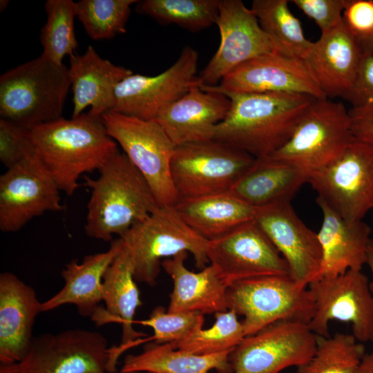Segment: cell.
<instances>
[{
	"instance_id": "6da1fadb",
	"label": "cell",
	"mask_w": 373,
	"mask_h": 373,
	"mask_svg": "<svg viewBox=\"0 0 373 373\" xmlns=\"http://www.w3.org/2000/svg\"><path fill=\"white\" fill-rule=\"evenodd\" d=\"M224 95L230 99V108L216 126L213 140L255 158L269 157L280 149L316 99L290 93Z\"/></svg>"
},
{
	"instance_id": "7a4b0ae2",
	"label": "cell",
	"mask_w": 373,
	"mask_h": 373,
	"mask_svg": "<svg viewBox=\"0 0 373 373\" xmlns=\"http://www.w3.org/2000/svg\"><path fill=\"white\" fill-rule=\"evenodd\" d=\"M30 135L37 154L68 195L79 188L83 174L98 171L119 151L102 116L88 111L35 126Z\"/></svg>"
},
{
	"instance_id": "3957f363",
	"label": "cell",
	"mask_w": 373,
	"mask_h": 373,
	"mask_svg": "<svg viewBox=\"0 0 373 373\" xmlns=\"http://www.w3.org/2000/svg\"><path fill=\"white\" fill-rule=\"evenodd\" d=\"M98 171L97 178L84 177L90 190L84 231L90 238L109 242L115 235L122 237L160 205L124 153L118 151Z\"/></svg>"
},
{
	"instance_id": "277c9868",
	"label": "cell",
	"mask_w": 373,
	"mask_h": 373,
	"mask_svg": "<svg viewBox=\"0 0 373 373\" xmlns=\"http://www.w3.org/2000/svg\"><path fill=\"white\" fill-rule=\"evenodd\" d=\"M70 87L68 67L41 55L1 75V118L28 129L59 119Z\"/></svg>"
},
{
	"instance_id": "5b68a950",
	"label": "cell",
	"mask_w": 373,
	"mask_h": 373,
	"mask_svg": "<svg viewBox=\"0 0 373 373\" xmlns=\"http://www.w3.org/2000/svg\"><path fill=\"white\" fill-rule=\"evenodd\" d=\"M121 238L135 280L150 286L156 283L162 261L180 252L191 254L198 269H204L209 263V240L191 228L173 206H159Z\"/></svg>"
},
{
	"instance_id": "8992f818",
	"label": "cell",
	"mask_w": 373,
	"mask_h": 373,
	"mask_svg": "<svg viewBox=\"0 0 373 373\" xmlns=\"http://www.w3.org/2000/svg\"><path fill=\"white\" fill-rule=\"evenodd\" d=\"M227 307L242 321L245 336L278 321L308 324L314 302L307 287L290 276H266L239 280L228 286Z\"/></svg>"
},
{
	"instance_id": "52a82bcc",
	"label": "cell",
	"mask_w": 373,
	"mask_h": 373,
	"mask_svg": "<svg viewBox=\"0 0 373 373\" xmlns=\"http://www.w3.org/2000/svg\"><path fill=\"white\" fill-rule=\"evenodd\" d=\"M354 139L349 110L344 104L316 98L289 140L269 157L309 173L339 157Z\"/></svg>"
},
{
	"instance_id": "ba28073f",
	"label": "cell",
	"mask_w": 373,
	"mask_h": 373,
	"mask_svg": "<svg viewBox=\"0 0 373 373\" xmlns=\"http://www.w3.org/2000/svg\"><path fill=\"white\" fill-rule=\"evenodd\" d=\"M108 135L144 176L160 206H174L179 197L173 185L171 163L175 149L162 126L111 111L102 115Z\"/></svg>"
},
{
	"instance_id": "9c48e42d",
	"label": "cell",
	"mask_w": 373,
	"mask_h": 373,
	"mask_svg": "<svg viewBox=\"0 0 373 373\" xmlns=\"http://www.w3.org/2000/svg\"><path fill=\"white\" fill-rule=\"evenodd\" d=\"M252 155L212 140L175 147L171 178L179 198L229 192L254 164Z\"/></svg>"
},
{
	"instance_id": "30bf717a",
	"label": "cell",
	"mask_w": 373,
	"mask_h": 373,
	"mask_svg": "<svg viewBox=\"0 0 373 373\" xmlns=\"http://www.w3.org/2000/svg\"><path fill=\"white\" fill-rule=\"evenodd\" d=\"M307 183L341 218L363 220L373 208V146L354 138L339 157L310 171Z\"/></svg>"
},
{
	"instance_id": "8fae6325",
	"label": "cell",
	"mask_w": 373,
	"mask_h": 373,
	"mask_svg": "<svg viewBox=\"0 0 373 373\" xmlns=\"http://www.w3.org/2000/svg\"><path fill=\"white\" fill-rule=\"evenodd\" d=\"M307 287L314 302V314L307 324L312 332L329 336V323L339 321L352 325L358 341L373 343V294L361 271L319 278Z\"/></svg>"
},
{
	"instance_id": "7c38bea8",
	"label": "cell",
	"mask_w": 373,
	"mask_h": 373,
	"mask_svg": "<svg viewBox=\"0 0 373 373\" xmlns=\"http://www.w3.org/2000/svg\"><path fill=\"white\" fill-rule=\"evenodd\" d=\"M198 52L191 46L181 50L176 61L155 76L133 74L115 87L110 111L146 120L157 116L193 86L202 85L197 76Z\"/></svg>"
},
{
	"instance_id": "4fadbf2b",
	"label": "cell",
	"mask_w": 373,
	"mask_h": 373,
	"mask_svg": "<svg viewBox=\"0 0 373 373\" xmlns=\"http://www.w3.org/2000/svg\"><path fill=\"white\" fill-rule=\"evenodd\" d=\"M317 336L307 324L278 321L246 336L231 352L232 373H280L307 364L314 354Z\"/></svg>"
},
{
	"instance_id": "5bb4252c",
	"label": "cell",
	"mask_w": 373,
	"mask_h": 373,
	"mask_svg": "<svg viewBox=\"0 0 373 373\" xmlns=\"http://www.w3.org/2000/svg\"><path fill=\"white\" fill-rule=\"evenodd\" d=\"M110 350L99 332L70 329L34 336L21 373H109Z\"/></svg>"
},
{
	"instance_id": "9a60e30c",
	"label": "cell",
	"mask_w": 373,
	"mask_h": 373,
	"mask_svg": "<svg viewBox=\"0 0 373 373\" xmlns=\"http://www.w3.org/2000/svg\"><path fill=\"white\" fill-rule=\"evenodd\" d=\"M60 191L37 153L7 169L0 176V230L16 232L35 217L62 210Z\"/></svg>"
},
{
	"instance_id": "2e32d148",
	"label": "cell",
	"mask_w": 373,
	"mask_h": 373,
	"mask_svg": "<svg viewBox=\"0 0 373 373\" xmlns=\"http://www.w3.org/2000/svg\"><path fill=\"white\" fill-rule=\"evenodd\" d=\"M207 257L227 286L260 276H290L286 261L255 220L209 240Z\"/></svg>"
},
{
	"instance_id": "e0dca14e",
	"label": "cell",
	"mask_w": 373,
	"mask_h": 373,
	"mask_svg": "<svg viewBox=\"0 0 373 373\" xmlns=\"http://www.w3.org/2000/svg\"><path fill=\"white\" fill-rule=\"evenodd\" d=\"M220 46L200 73L202 85L216 86L240 65L265 54L280 52L240 0H220L216 21Z\"/></svg>"
},
{
	"instance_id": "ac0fdd59",
	"label": "cell",
	"mask_w": 373,
	"mask_h": 373,
	"mask_svg": "<svg viewBox=\"0 0 373 373\" xmlns=\"http://www.w3.org/2000/svg\"><path fill=\"white\" fill-rule=\"evenodd\" d=\"M200 87L224 95L290 93L327 98L305 63L280 52L265 54L240 65L216 86Z\"/></svg>"
},
{
	"instance_id": "d6986e66",
	"label": "cell",
	"mask_w": 373,
	"mask_h": 373,
	"mask_svg": "<svg viewBox=\"0 0 373 373\" xmlns=\"http://www.w3.org/2000/svg\"><path fill=\"white\" fill-rule=\"evenodd\" d=\"M255 221L285 259L296 282L307 287L316 279L321 263L318 235L296 214L291 200L256 208Z\"/></svg>"
},
{
	"instance_id": "ffe728a7",
	"label": "cell",
	"mask_w": 373,
	"mask_h": 373,
	"mask_svg": "<svg viewBox=\"0 0 373 373\" xmlns=\"http://www.w3.org/2000/svg\"><path fill=\"white\" fill-rule=\"evenodd\" d=\"M364 50L342 23L321 34L304 61L327 98L345 99L352 89Z\"/></svg>"
},
{
	"instance_id": "44dd1931",
	"label": "cell",
	"mask_w": 373,
	"mask_h": 373,
	"mask_svg": "<svg viewBox=\"0 0 373 373\" xmlns=\"http://www.w3.org/2000/svg\"><path fill=\"white\" fill-rule=\"evenodd\" d=\"M193 86L155 119L175 146L213 140L216 126L226 117V95Z\"/></svg>"
},
{
	"instance_id": "7402d4cb",
	"label": "cell",
	"mask_w": 373,
	"mask_h": 373,
	"mask_svg": "<svg viewBox=\"0 0 373 373\" xmlns=\"http://www.w3.org/2000/svg\"><path fill=\"white\" fill-rule=\"evenodd\" d=\"M42 312L37 292L15 274H0V361L19 363L34 336L36 318Z\"/></svg>"
},
{
	"instance_id": "603a6c76",
	"label": "cell",
	"mask_w": 373,
	"mask_h": 373,
	"mask_svg": "<svg viewBox=\"0 0 373 373\" xmlns=\"http://www.w3.org/2000/svg\"><path fill=\"white\" fill-rule=\"evenodd\" d=\"M316 202L323 213L322 225L317 233L321 263L316 279L336 276L350 270L361 271L367 263V248L372 240L371 227L363 220H345L320 198Z\"/></svg>"
},
{
	"instance_id": "cb8c5ba5",
	"label": "cell",
	"mask_w": 373,
	"mask_h": 373,
	"mask_svg": "<svg viewBox=\"0 0 373 373\" xmlns=\"http://www.w3.org/2000/svg\"><path fill=\"white\" fill-rule=\"evenodd\" d=\"M136 283L124 246L103 277L102 301L105 308L92 318L97 326L109 323L122 325V343L118 347H111V359L114 365H117L119 356L126 349L135 345L136 341L146 336L133 328L136 310L142 305Z\"/></svg>"
},
{
	"instance_id": "d4e9b609",
	"label": "cell",
	"mask_w": 373,
	"mask_h": 373,
	"mask_svg": "<svg viewBox=\"0 0 373 373\" xmlns=\"http://www.w3.org/2000/svg\"><path fill=\"white\" fill-rule=\"evenodd\" d=\"M121 238L111 241L108 250L85 256L80 262L73 259L62 269V288L42 302V312L64 305H73L79 315L93 318L101 309L103 277L116 256L122 251Z\"/></svg>"
},
{
	"instance_id": "484cf974",
	"label": "cell",
	"mask_w": 373,
	"mask_h": 373,
	"mask_svg": "<svg viewBox=\"0 0 373 373\" xmlns=\"http://www.w3.org/2000/svg\"><path fill=\"white\" fill-rule=\"evenodd\" d=\"M133 72L99 55L92 46L80 55L69 57L68 75L73 91V113L75 117L88 112L102 116L111 108L116 86Z\"/></svg>"
},
{
	"instance_id": "4316f807",
	"label": "cell",
	"mask_w": 373,
	"mask_h": 373,
	"mask_svg": "<svg viewBox=\"0 0 373 373\" xmlns=\"http://www.w3.org/2000/svg\"><path fill=\"white\" fill-rule=\"evenodd\" d=\"M187 251L164 259L161 266L173 283L167 312H199L203 315L228 310V286L210 265L193 272L184 265Z\"/></svg>"
},
{
	"instance_id": "83f0119b",
	"label": "cell",
	"mask_w": 373,
	"mask_h": 373,
	"mask_svg": "<svg viewBox=\"0 0 373 373\" xmlns=\"http://www.w3.org/2000/svg\"><path fill=\"white\" fill-rule=\"evenodd\" d=\"M307 171L271 157L256 158L229 193L258 208L281 200H291L307 183Z\"/></svg>"
},
{
	"instance_id": "f1b7e54d",
	"label": "cell",
	"mask_w": 373,
	"mask_h": 373,
	"mask_svg": "<svg viewBox=\"0 0 373 373\" xmlns=\"http://www.w3.org/2000/svg\"><path fill=\"white\" fill-rule=\"evenodd\" d=\"M182 219L207 240L225 236L255 220L256 208L229 192L194 198H179L173 206Z\"/></svg>"
},
{
	"instance_id": "f546056e",
	"label": "cell",
	"mask_w": 373,
	"mask_h": 373,
	"mask_svg": "<svg viewBox=\"0 0 373 373\" xmlns=\"http://www.w3.org/2000/svg\"><path fill=\"white\" fill-rule=\"evenodd\" d=\"M233 351V350H232ZM232 351L199 355L176 348L174 342L148 343L143 351L125 357L120 373H232L229 355Z\"/></svg>"
},
{
	"instance_id": "4dcf8cb0",
	"label": "cell",
	"mask_w": 373,
	"mask_h": 373,
	"mask_svg": "<svg viewBox=\"0 0 373 373\" xmlns=\"http://www.w3.org/2000/svg\"><path fill=\"white\" fill-rule=\"evenodd\" d=\"M289 2L287 0H254L251 9L278 51L304 61L314 42L305 37L299 19L289 9Z\"/></svg>"
},
{
	"instance_id": "1f68e13d",
	"label": "cell",
	"mask_w": 373,
	"mask_h": 373,
	"mask_svg": "<svg viewBox=\"0 0 373 373\" xmlns=\"http://www.w3.org/2000/svg\"><path fill=\"white\" fill-rule=\"evenodd\" d=\"M219 3L220 0H142L135 10L160 23L198 32L216 24Z\"/></svg>"
},
{
	"instance_id": "d6a6232c",
	"label": "cell",
	"mask_w": 373,
	"mask_h": 373,
	"mask_svg": "<svg viewBox=\"0 0 373 373\" xmlns=\"http://www.w3.org/2000/svg\"><path fill=\"white\" fill-rule=\"evenodd\" d=\"M46 22L40 31L41 55L52 61L64 64L78 46L74 21L77 17L76 2L72 0H47L45 3Z\"/></svg>"
},
{
	"instance_id": "836d02e7",
	"label": "cell",
	"mask_w": 373,
	"mask_h": 373,
	"mask_svg": "<svg viewBox=\"0 0 373 373\" xmlns=\"http://www.w3.org/2000/svg\"><path fill=\"white\" fill-rule=\"evenodd\" d=\"M365 354V347L353 334L317 336L314 354L298 367V373H356Z\"/></svg>"
},
{
	"instance_id": "e575fe53",
	"label": "cell",
	"mask_w": 373,
	"mask_h": 373,
	"mask_svg": "<svg viewBox=\"0 0 373 373\" xmlns=\"http://www.w3.org/2000/svg\"><path fill=\"white\" fill-rule=\"evenodd\" d=\"M136 0H81L76 2L77 18L94 40L108 39L126 32L132 5Z\"/></svg>"
},
{
	"instance_id": "d590c367",
	"label": "cell",
	"mask_w": 373,
	"mask_h": 373,
	"mask_svg": "<svg viewBox=\"0 0 373 373\" xmlns=\"http://www.w3.org/2000/svg\"><path fill=\"white\" fill-rule=\"evenodd\" d=\"M215 323L200 328L186 338L174 342L177 349L199 355H211L233 350L246 336L242 321L233 311L215 314Z\"/></svg>"
},
{
	"instance_id": "8d00e7d4",
	"label": "cell",
	"mask_w": 373,
	"mask_h": 373,
	"mask_svg": "<svg viewBox=\"0 0 373 373\" xmlns=\"http://www.w3.org/2000/svg\"><path fill=\"white\" fill-rule=\"evenodd\" d=\"M204 315L199 312H169L162 306L155 307L149 318L135 323L153 329L150 339L158 344L178 342L203 328Z\"/></svg>"
},
{
	"instance_id": "74e56055",
	"label": "cell",
	"mask_w": 373,
	"mask_h": 373,
	"mask_svg": "<svg viewBox=\"0 0 373 373\" xmlns=\"http://www.w3.org/2000/svg\"><path fill=\"white\" fill-rule=\"evenodd\" d=\"M30 129L0 119V160L7 169L35 154Z\"/></svg>"
},
{
	"instance_id": "f35d334b",
	"label": "cell",
	"mask_w": 373,
	"mask_h": 373,
	"mask_svg": "<svg viewBox=\"0 0 373 373\" xmlns=\"http://www.w3.org/2000/svg\"><path fill=\"white\" fill-rule=\"evenodd\" d=\"M291 2L314 21L321 34L328 32L343 23L345 0H293Z\"/></svg>"
},
{
	"instance_id": "ab89813d",
	"label": "cell",
	"mask_w": 373,
	"mask_h": 373,
	"mask_svg": "<svg viewBox=\"0 0 373 373\" xmlns=\"http://www.w3.org/2000/svg\"><path fill=\"white\" fill-rule=\"evenodd\" d=\"M342 20L361 44L369 39L373 36V0H345Z\"/></svg>"
},
{
	"instance_id": "60d3db41",
	"label": "cell",
	"mask_w": 373,
	"mask_h": 373,
	"mask_svg": "<svg viewBox=\"0 0 373 373\" xmlns=\"http://www.w3.org/2000/svg\"><path fill=\"white\" fill-rule=\"evenodd\" d=\"M344 99L352 107L373 106V56L364 52L355 82Z\"/></svg>"
},
{
	"instance_id": "b9f144b4",
	"label": "cell",
	"mask_w": 373,
	"mask_h": 373,
	"mask_svg": "<svg viewBox=\"0 0 373 373\" xmlns=\"http://www.w3.org/2000/svg\"><path fill=\"white\" fill-rule=\"evenodd\" d=\"M349 113L354 138L373 146V106L352 107Z\"/></svg>"
},
{
	"instance_id": "7bdbcfd3",
	"label": "cell",
	"mask_w": 373,
	"mask_h": 373,
	"mask_svg": "<svg viewBox=\"0 0 373 373\" xmlns=\"http://www.w3.org/2000/svg\"><path fill=\"white\" fill-rule=\"evenodd\" d=\"M356 373H373V349L370 353L365 354Z\"/></svg>"
},
{
	"instance_id": "ee69618b",
	"label": "cell",
	"mask_w": 373,
	"mask_h": 373,
	"mask_svg": "<svg viewBox=\"0 0 373 373\" xmlns=\"http://www.w3.org/2000/svg\"><path fill=\"white\" fill-rule=\"evenodd\" d=\"M0 373H21L19 363H1Z\"/></svg>"
},
{
	"instance_id": "f6af8a7d",
	"label": "cell",
	"mask_w": 373,
	"mask_h": 373,
	"mask_svg": "<svg viewBox=\"0 0 373 373\" xmlns=\"http://www.w3.org/2000/svg\"><path fill=\"white\" fill-rule=\"evenodd\" d=\"M366 265H368L372 274V281L370 284V287L373 291V240L371 241L367 248Z\"/></svg>"
},
{
	"instance_id": "bcb514c9",
	"label": "cell",
	"mask_w": 373,
	"mask_h": 373,
	"mask_svg": "<svg viewBox=\"0 0 373 373\" xmlns=\"http://www.w3.org/2000/svg\"><path fill=\"white\" fill-rule=\"evenodd\" d=\"M364 52L373 56V36L361 44Z\"/></svg>"
},
{
	"instance_id": "7dc6e473",
	"label": "cell",
	"mask_w": 373,
	"mask_h": 373,
	"mask_svg": "<svg viewBox=\"0 0 373 373\" xmlns=\"http://www.w3.org/2000/svg\"><path fill=\"white\" fill-rule=\"evenodd\" d=\"M8 2H9V1H8V0H1L0 1V9H1V11L6 9L7 5L8 4Z\"/></svg>"
},
{
	"instance_id": "c3c4849f",
	"label": "cell",
	"mask_w": 373,
	"mask_h": 373,
	"mask_svg": "<svg viewBox=\"0 0 373 373\" xmlns=\"http://www.w3.org/2000/svg\"><path fill=\"white\" fill-rule=\"evenodd\" d=\"M133 373H154V372H133Z\"/></svg>"
}]
</instances>
